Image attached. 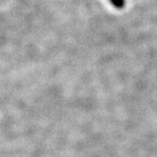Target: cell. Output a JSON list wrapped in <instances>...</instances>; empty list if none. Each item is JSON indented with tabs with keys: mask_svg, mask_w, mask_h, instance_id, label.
I'll return each mask as SVG.
<instances>
[{
	"mask_svg": "<svg viewBox=\"0 0 157 157\" xmlns=\"http://www.w3.org/2000/svg\"><path fill=\"white\" fill-rule=\"evenodd\" d=\"M109 1L118 9H123L126 5V0H109Z\"/></svg>",
	"mask_w": 157,
	"mask_h": 157,
	"instance_id": "1",
	"label": "cell"
}]
</instances>
